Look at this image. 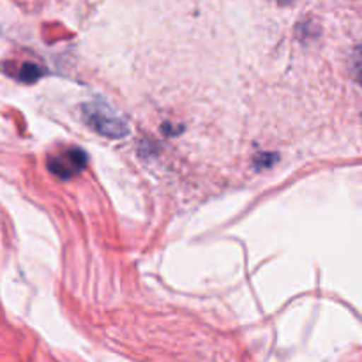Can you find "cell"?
Listing matches in <instances>:
<instances>
[{"label":"cell","mask_w":362,"mask_h":362,"mask_svg":"<svg viewBox=\"0 0 362 362\" xmlns=\"http://www.w3.org/2000/svg\"><path fill=\"white\" fill-rule=\"evenodd\" d=\"M83 117L92 129L106 138H122L129 131L126 120L105 103L94 101L83 105Z\"/></svg>","instance_id":"6da1fadb"},{"label":"cell","mask_w":362,"mask_h":362,"mask_svg":"<svg viewBox=\"0 0 362 362\" xmlns=\"http://www.w3.org/2000/svg\"><path fill=\"white\" fill-rule=\"evenodd\" d=\"M48 166L55 175L67 179V177L74 175V173H78L80 170H83L85 154L80 148H71V151L64 152V154L53 156L48 161Z\"/></svg>","instance_id":"7a4b0ae2"},{"label":"cell","mask_w":362,"mask_h":362,"mask_svg":"<svg viewBox=\"0 0 362 362\" xmlns=\"http://www.w3.org/2000/svg\"><path fill=\"white\" fill-rule=\"evenodd\" d=\"M352 74L357 81L362 85V46L354 52L352 57Z\"/></svg>","instance_id":"3957f363"}]
</instances>
